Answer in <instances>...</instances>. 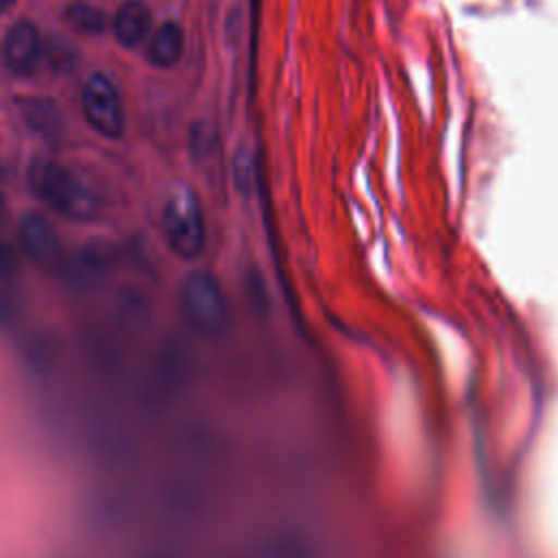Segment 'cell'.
<instances>
[{
  "instance_id": "6da1fadb",
  "label": "cell",
  "mask_w": 558,
  "mask_h": 558,
  "mask_svg": "<svg viewBox=\"0 0 558 558\" xmlns=\"http://www.w3.org/2000/svg\"><path fill=\"white\" fill-rule=\"evenodd\" d=\"M28 183L48 207L70 220H92L100 209L96 192L59 161L35 159L28 170Z\"/></svg>"
},
{
  "instance_id": "7a4b0ae2",
  "label": "cell",
  "mask_w": 558,
  "mask_h": 558,
  "mask_svg": "<svg viewBox=\"0 0 558 558\" xmlns=\"http://www.w3.org/2000/svg\"><path fill=\"white\" fill-rule=\"evenodd\" d=\"M163 231L170 248L183 259H196L205 251L207 229L203 209L187 185H177L166 201Z\"/></svg>"
},
{
  "instance_id": "3957f363",
  "label": "cell",
  "mask_w": 558,
  "mask_h": 558,
  "mask_svg": "<svg viewBox=\"0 0 558 558\" xmlns=\"http://www.w3.org/2000/svg\"><path fill=\"white\" fill-rule=\"evenodd\" d=\"M185 318L203 333L218 331L227 320V299L218 279L207 270H194L181 286Z\"/></svg>"
},
{
  "instance_id": "277c9868",
  "label": "cell",
  "mask_w": 558,
  "mask_h": 558,
  "mask_svg": "<svg viewBox=\"0 0 558 558\" xmlns=\"http://www.w3.org/2000/svg\"><path fill=\"white\" fill-rule=\"evenodd\" d=\"M81 105H83V116L87 124L98 135L116 140L124 133L122 98L116 83L109 76L94 72L83 85Z\"/></svg>"
},
{
  "instance_id": "5b68a950",
  "label": "cell",
  "mask_w": 558,
  "mask_h": 558,
  "mask_svg": "<svg viewBox=\"0 0 558 558\" xmlns=\"http://www.w3.org/2000/svg\"><path fill=\"white\" fill-rule=\"evenodd\" d=\"M17 246L44 270H54L63 257L61 240L52 225L39 214H26L17 227Z\"/></svg>"
},
{
  "instance_id": "8992f818",
  "label": "cell",
  "mask_w": 558,
  "mask_h": 558,
  "mask_svg": "<svg viewBox=\"0 0 558 558\" xmlns=\"http://www.w3.org/2000/svg\"><path fill=\"white\" fill-rule=\"evenodd\" d=\"M2 59L13 74L28 76L35 72L41 59V39L33 22L20 20L9 28L2 44Z\"/></svg>"
},
{
  "instance_id": "52a82bcc",
  "label": "cell",
  "mask_w": 558,
  "mask_h": 558,
  "mask_svg": "<svg viewBox=\"0 0 558 558\" xmlns=\"http://www.w3.org/2000/svg\"><path fill=\"white\" fill-rule=\"evenodd\" d=\"M150 24V11L142 0H126L118 7V13L113 17V35L120 46L133 48L146 37Z\"/></svg>"
},
{
  "instance_id": "ba28073f",
  "label": "cell",
  "mask_w": 558,
  "mask_h": 558,
  "mask_svg": "<svg viewBox=\"0 0 558 558\" xmlns=\"http://www.w3.org/2000/svg\"><path fill=\"white\" fill-rule=\"evenodd\" d=\"M185 48L183 28L177 22H163L150 44H148V59L157 68H172L179 63Z\"/></svg>"
},
{
  "instance_id": "9c48e42d",
  "label": "cell",
  "mask_w": 558,
  "mask_h": 558,
  "mask_svg": "<svg viewBox=\"0 0 558 558\" xmlns=\"http://www.w3.org/2000/svg\"><path fill=\"white\" fill-rule=\"evenodd\" d=\"M11 214L4 196L0 194V275H13L17 268V240L11 233Z\"/></svg>"
},
{
  "instance_id": "30bf717a",
  "label": "cell",
  "mask_w": 558,
  "mask_h": 558,
  "mask_svg": "<svg viewBox=\"0 0 558 558\" xmlns=\"http://www.w3.org/2000/svg\"><path fill=\"white\" fill-rule=\"evenodd\" d=\"M68 22L83 35H98L105 31V13L87 2H72L65 11Z\"/></svg>"
},
{
  "instance_id": "8fae6325",
  "label": "cell",
  "mask_w": 558,
  "mask_h": 558,
  "mask_svg": "<svg viewBox=\"0 0 558 558\" xmlns=\"http://www.w3.org/2000/svg\"><path fill=\"white\" fill-rule=\"evenodd\" d=\"M190 150L198 161L209 159L218 150V131L209 120H196L190 126Z\"/></svg>"
},
{
  "instance_id": "7c38bea8",
  "label": "cell",
  "mask_w": 558,
  "mask_h": 558,
  "mask_svg": "<svg viewBox=\"0 0 558 558\" xmlns=\"http://www.w3.org/2000/svg\"><path fill=\"white\" fill-rule=\"evenodd\" d=\"M20 107H22V113H24L26 122H28L35 131H39V133H50V131L57 129L59 116H57L54 105H50L48 100H35V98H31V100H22Z\"/></svg>"
},
{
  "instance_id": "4fadbf2b",
  "label": "cell",
  "mask_w": 558,
  "mask_h": 558,
  "mask_svg": "<svg viewBox=\"0 0 558 558\" xmlns=\"http://www.w3.org/2000/svg\"><path fill=\"white\" fill-rule=\"evenodd\" d=\"M255 177H257V163L255 155L248 146H240L235 157H233V185L240 194L248 196L255 187Z\"/></svg>"
},
{
  "instance_id": "5bb4252c",
  "label": "cell",
  "mask_w": 558,
  "mask_h": 558,
  "mask_svg": "<svg viewBox=\"0 0 558 558\" xmlns=\"http://www.w3.org/2000/svg\"><path fill=\"white\" fill-rule=\"evenodd\" d=\"M15 0H0V11H7Z\"/></svg>"
}]
</instances>
